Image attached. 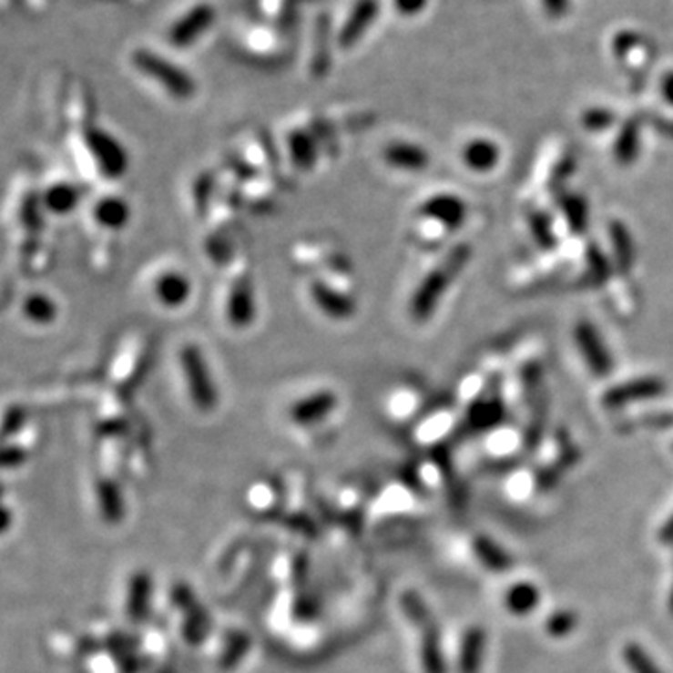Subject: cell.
Returning <instances> with one entry per match:
<instances>
[{
    "mask_svg": "<svg viewBox=\"0 0 673 673\" xmlns=\"http://www.w3.org/2000/svg\"><path fill=\"white\" fill-rule=\"evenodd\" d=\"M668 612H669V616L673 617V584H671V589H669V597H668Z\"/></svg>",
    "mask_w": 673,
    "mask_h": 673,
    "instance_id": "cell-45",
    "label": "cell"
},
{
    "mask_svg": "<svg viewBox=\"0 0 673 673\" xmlns=\"http://www.w3.org/2000/svg\"><path fill=\"white\" fill-rule=\"evenodd\" d=\"M522 380V392L525 395V399L531 404H537V401H541V392H543V371L541 365L537 363H527L520 374Z\"/></svg>",
    "mask_w": 673,
    "mask_h": 673,
    "instance_id": "cell-37",
    "label": "cell"
},
{
    "mask_svg": "<svg viewBox=\"0 0 673 673\" xmlns=\"http://www.w3.org/2000/svg\"><path fill=\"white\" fill-rule=\"evenodd\" d=\"M382 158L387 167L403 172H423L431 165L429 152L415 143H408V140H395V143L387 145Z\"/></svg>",
    "mask_w": 673,
    "mask_h": 673,
    "instance_id": "cell-18",
    "label": "cell"
},
{
    "mask_svg": "<svg viewBox=\"0 0 673 673\" xmlns=\"http://www.w3.org/2000/svg\"><path fill=\"white\" fill-rule=\"evenodd\" d=\"M504 415H505L504 403L498 395L488 397V399H479L468 410V424L474 431H479V433L490 431V429L498 427V424L504 421Z\"/></svg>",
    "mask_w": 673,
    "mask_h": 673,
    "instance_id": "cell-26",
    "label": "cell"
},
{
    "mask_svg": "<svg viewBox=\"0 0 673 673\" xmlns=\"http://www.w3.org/2000/svg\"><path fill=\"white\" fill-rule=\"evenodd\" d=\"M541 589L534 582H515L504 593V608L515 617H527L541 607Z\"/></svg>",
    "mask_w": 673,
    "mask_h": 673,
    "instance_id": "cell-20",
    "label": "cell"
},
{
    "mask_svg": "<svg viewBox=\"0 0 673 673\" xmlns=\"http://www.w3.org/2000/svg\"><path fill=\"white\" fill-rule=\"evenodd\" d=\"M561 214L575 234H586L589 225V208L587 200L582 195L576 193H565L559 199Z\"/></svg>",
    "mask_w": 673,
    "mask_h": 673,
    "instance_id": "cell-28",
    "label": "cell"
},
{
    "mask_svg": "<svg viewBox=\"0 0 673 673\" xmlns=\"http://www.w3.org/2000/svg\"><path fill=\"white\" fill-rule=\"evenodd\" d=\"M21 312L34 326H51L58 318V305L44 292H32L23 300Z\"/></svg>",
    "mask_w": 673,
    "mask_h": 673,
    "instance_id": "cell-27",
    "label": "cell"
},
{
    "mask_svg": "<svg viewBox=\"0 0 673 673\" xmlns=\"http://www.w3.org/2000/svg\"><path fill=\"white\" fill-rule=\"evenodd\" d=\"M580 625V616L576 610L571 608H559L554 610L546 619H545V632L550 637H556V640H563V637L571 636Z\"/></svg>",
    "mask_w": 673,
    "mask_h": 673,
    "instance_id": "cell-31",
    "label": "cell"
},
{
    "mask_svg": "<svg viewBox=\"0 0 673 673\" xmlns=\"http://www.w3.org/2000/svg\"><path fill=\"white\" fill-rule=\"evenodd\" d=\"M610 245H612V262L623 275L630 273L636 262V247L628 227L621 221H612L608 225Z\"/></svg>",
    "mask_w": 673,
    "mask_h": 673,
    "instance_id": "cell-23",
    "label": "cell"
},
{
    "mask_svg": "<svg viewBox=\"0 0 673 673\" xmlns=\"http://www.w3.org/2000/svg\"><path fill=\"white\" fill-rule=\"evenodd\" d=\"M236 44L247 55L271 58L280 56L289 46V36L285 28L268 25L257 17H250L236 25Z\"/></svg>",
    "mask_w": 673,
    "mask_h": 673,
    "instance_id": "cell-7",
    "label": "cell"
},
{
    "mask_svg": "<svg viewBox=\"0 0 673 673\" xmlns=\"http://www.w3.org/2000/svg\"><path fill=\"white\" fill-rule=\"evenodd\" d=\"M472 552L475 559L481 563V566H484L488 573H494V575H505L513 569V565H515V559L511 557V554L502 545H498L486 535L474 537Z\"/></svg>",
    "mask_w": 673,
    "mask_h": 673,
    "instance_id": "cell-21",
    "label": "cell"
},
{
    "mask_svg": "<svg viewBox=\"0 0 673 673\" xmlns=\"http://www.w3.org/2000/svg\"><path fill=\"white\" fill-rule=\"evenodd\" d=\"M79 199H81V195H79L77 188H74L72 184L60 182V184L51 186L46 191L44 204L51 211V214H55V216H67V214H72V211L77 208Z\"/></svg>",
    "mask_w": 673,
    "mask_h": 673,
    "instance_id": "cell-29",
    "label": "cell"
},
{
    "mask_svg": "<svg viewBox=\"0 0 673 673\" xmlns=\"http://www.w3.org/2000/svg\"><path fill=\"white\" fill-rule=\"evenodd\" d=\"M671 447H673V445H671Z\"/></svg>",
    "mask_w": 673,
    "mask_h": 673,
    "instance_id": "cell-47",
    "label": "cell"
},
{
    "mask_svg": "<svg viewBox=\"0 0 673 673\" xmlns=\"http://www.w3.org/2000/svg\"><path fill=\"white\" fill-rule=\"evenodd\" d=\"M621 660L630 673H664L651 653L637 642H627L621 648Z\"/></svg>",
    "mask_w": 673,
    "mask_h": 673,
    "instance_id": "cell-30",
    "label": "cell"
},
{
    "mask_svg": "<svg viewBox=\"0 0 673 673\" xmlns=\"http://www.w3.org/2000/svg\"><path fill=\"white\" fill-rule=\"evenodd\" d=\"M488 636L481 625H472L460 637L456 669L458 673H481L486 657Z\"/></svg>",
    "mask_w": 673,
    "mask_h": 673,
    "instance_id": "cell-16",
    "label": "cell"
},
{
    "mask_svg": "<svg viewBox=\"0 0 673 673\" xmlns=\"http://www.w3.org/2000/svg\"><path fill=\"white\" fill-rule=\"evenodd\" d=\"M640 145H642L640 120L636 118L625 120L617 131L614 143L616 163L621 167H630L637 159V156H640Z\"/></svg>",
    "mask_w": 673,
    "mask_h": 673,
    "instance_id": "cell-25",
    "label": "cell"
},
{
    "mask_svg": "<svg viewBox=\"0 0 673 673\" xmlns=\"http://www.w3.org/2000/svg\"><path fill=\"white\" fill-rule=\"evenodd\" d=\"M502 159L500 147L490 138H474L463 150L464 165L479 174H486L498 167Z\"/></svg>",
    "mask_w": 673,
    "mask_h": 673,
    "instance_id": "cell-22",
    "label": "cell"
},
{
    "mask_svg": "<svg viewBox=\"0 0 673 673\" xmlns=\"http://www.w3.org/2000/svg\"><path fill=\"white\" fill-rule=\"evenodd\" d=\"M657 537V541L662 545H673V515H669V518L662 524Z\"/></svg>",
    "mask_w": 673,
    "mask_h": 673,
    "instance_id": "cell-43",
    "label": "cell"
},
{
    "mask_svg": "<svg viewBox=\"0 0 673 673\" xmlns=\"http://www.w3.org/2000/svg\"><path fill=\"white\" fill-rule=\"evenodd\" d=\"M309 296L324 316L335 322H344L356 314V301L348 294L337 291L324 280H312L309 285Z\"/></svg>",
    "mask_w": 673,
    "mask_h": 673,
    "instance_id": "cell-14",
    "label": "cell"
},
{
    "mask_svg": "<svg viewBox=\"0 0 673 673\" xmlns=\"http://www.w3.org/2000/svg\"><path fill=\"white\" fill-rule=\"evenodd\" d=\"M180 369L193 406L202 412H214L219 404V387L200 346L189 342L180 350Z\"/></svg>",
    "mask_w": 673,
    "mask_h": 673,
    "instance_id": "cell-5",
    "label": "cell"
},
{
    "mask_svg": "<svg viewBox=\"0 0 673 673\" xmlns=\"http://www.w3.org/2000/svg\"><path fill=\"white\" fill-rule=\"evenodd\" d=\"M339 406V395L333 389H318L301 399H298L291 410L289 417L298 427H314L324 423Z\"/></svg>",
    "mask_w": 673,
    "mask_h": 673,
    "instance_id": "cell-11",
    "label": "cell"
},
{
    "mask_svg": "<svg viewBox=\"0 0 673 673\" xmlns=\"http://www.w3.org/2000/svg\"><path fill=\"white\" fill-rule=\"evenodd\" d=\"M87 147L105 178H122L129 167V154L122 140L101 127H90L87 131Z\"/></svg>",
    "mask_w": 673,
    "mask_h": 673,
    "instance_id": "cell-8",
    "label": "cell"
},
{
    "mask_svg": "<svg viewBox=\"0 0 673 673\" xmlns=\"http://www.w3.org/2000/svg\"><path fill=\"white\" fill-rule=\"evenodd\" d=\"M472 245L468 243H458L453 250L433 268L427 275L423 277L419 287L412 294L410 300V316L415 322L423 324L433 318L436 312L444 294L453 285L454 279L463 273V270L472 260Z\"/></svg>",
    "mask_w": 673,
    "mask_h": 673,
    "instance_id": "cell-1",
    "label": "cell"
},
{
    "mask_svg": "<svg viewBox=\"0 0 673 673\" xmlns=\"http://www.w3.org/2000/svg\"><path fill=\"white\" fill-rule=\"evenodd\" d=\"M225 312H227L229 324L236 330H245L255 322L257 300H255L253 285L250 280L240 279L234 282L227 296Z\"/></svg>",
    "mask_w": 673,
    "mask_h": 673,
    "instance_id": "cell-15",
    "label": "cell"
},
{
    "mask_svg": "<svg viewBox=\"0 0 673 673\" xmlns=\"http://www.w3.org/2000/svg\"><path fill=\"white\" fill-rule=\"evenodd\" d=\"M289 147H291V156L298 168L312 167V163L316 161V143L307 131L294 129L289 137Z\"/></svg>",
    "mask_w": 673,
    "mask_h": 673,
    "instance_id": "cell-32",
    "label": "cell"
},
{
    "mask_svg": "<svg viewBox=\"0 0 673 673\" xmlns=\"http://www.w3.org/2000/svg\"><path fill=\"white\" fill-rule=\"evenodd\" d=\"M382 14V0H350L346 8L333 19L335 51L350 53L356 49L374 28Z\"/></svg>",
    "mask_w": 673,
    "mask_h": 673,
    "instance_id": "cell-6",
    "label": "cell"
},
{
    "mask_svg": "<svg viewBox=\"0 0 673 673\" xmlns=\"http://www.w3.org/2000/svg\"><path fill=\"white\" fill-rule=\"evenodd\" d=\"M301 3H303V0H301Z\"/></svg>",
    "mask_w": 673,
    "mask_h": 673,
    "instance_id": "cell-46",
    "label": "cell"
},
{
    "mask_svg": "<svg viewBox=\"0 0 673 673\" xmlns=\"http://www.w3.org/2000/svg\"><path fill=\"white\" fill-rule=\"evenodd\" d=\"M219 8L214 0H189L165 25V40L178 51L197 47L216 28Z\"/></svg>",
    "mask_w": 673,
    "mask_h": 673,
    "instance_id": "cell-4",
    "label": "cell"
},
{
    "mask_svg": "<svg viewBox=\"0 0 673 673\" xmlns=\"http://www.w3.org/2000/svg\"><path fill=\"white\" fill-rule=\"evenodd\" d=\"M575 341L591 374L597 378H607L614 369V362L598 330L591 322L580 321L575 328Z\"/></svg>",
    "mask_w": 673,
    "mask_h": 673,
    "instance_id": "cell-10",
    "label": "cell"
},
{
    "mask_svg": "<svg viewBox=\"0 0 673 673\" xmlns=\"http://www.w3.org/2000/svg\"><path fill=\"white\" fill-rule=\"evenodd\" d=\"M401 608L419 634V660L423 673H447L438 621L417 591L408 589L401 595Z\"/></svg>",
    "mask_w": 673,
    "mask_h": 673,
    "instance_id": "cell-3",
    "label": "cell"
},
{
    "mask_svg": "<svg viewBox=\"0 0 673 673\" xmlns=\"http://www.w3.org/2000/svg\"><path fill=\"white\" fill-rule=\"evenodd\" d=\"M616 122V113L607 107H591L582 113V126L587 131H605Z\"/></svg>",
    "mask_w": 673,
    "mask_h": 673,
    "instance_id": "cell-38",
    "label": "cell"
},
{
    "mask_svg": "<svg viewBox=\"0 0 673 673\" xmlns=\"http://www.w3.org/2000/svg\"><path fill=\"white\" fill-rule=\"evenodd\" d=\"M529 232L543 250H552V247H556V232L552 229L548 216L543 214V211H535V214L529 216Z\"/></svg>",
    "mask_w": 673,
    "mask_h": 673,
    "instance_id": "cell-36",
    "label": "cell"
},
{
    "mask_svg": "<svg viewBox=\"0 0 673 673\" xmlns=\"http://www.w3.org/2000/svg\"><path fill=\"white\" fill-rule=\"evenodd\" d=\"M154 294L161 307L174 311L184 307L191 294H193V282L184 271H163L154 285Z\"/></svg>",
    "mask_w": 673,
    "mask_h": 673,
    "instance_id": "cell-17",
    "label": "cell"
},
{
    "mask_svg": "<svg viewBox=\"0 0 673 673\" xmlns=\"http://www.w3.org/2000/svg\"><path fill=\"white\" fill-rule=\"evenodd\" d=\"M660 94H662L664 101L673 109V69H668V72L662 76Z\"/></svg>",
    "mask_w": 673,
    "mask_h": 673,
    "instance_id": "cell-42",
    "label": "cell"
},
{
    "mask_svg": "<svg viewBox=\"0 0 673 673\" xmlns=\"http://www.w3.org/2000/svg\"><path fill=\"white\" fill-rule=\"evenodd\" d=\"M333 49V19L326 14H318L309 26V66L312 74H322L330 66Z\"/></svg>",
    "mask_w": 673,
    "mask_h": 673,
    "instance_id": "cell-13",
    "label": "cell"
},
{
    "mask_svg": "<svg viewBox=\"0 0 673 673\" xmlns=\"http://www.w3.org/2000/svg\"><path fill=\"white\" fill-rule=\"evenodd\" d=\"M664 393L666 382L660 376H642L610 387L600 401L607 410H621L632 403L658 399Z\"/></svg>",
    "mask_w": 673,
    "mask_h": 673,
    "instance_id": "cell-9",
    "label": "cell"
},
{
    "mask_svg": "<svg viewBox=\"0 0 673 673\" xmlns=\"http://www.w3.org/2000/svg\"><path fill=\"white\" fill-rule=\"evenodd\" d=\"M640 424L646 429H658V431H666V429H673V412H651L640 417Z\"/></svg>",
    "mask_w": 673,
    "mask_h": 673,
    "instance_id": "cell-39",
    "label": "cell"
},
{
    "mask_svg": "<svg viewBox=\"0 0 673 673\" xmlns=\"http://www.w3.org/2000/svg\"><path fill=\"white\" fill-rule=\"evenodd\" d=\"M51 3L53 0H15V5L34 15H44L51 8Z\"/></svg>",
    "mask_w": 673,
    "mask_h": 673,
    "instance_id": "cell-41",
    "label": "cell"
},
{
    "mask_svg": "<svg viewBox=\"0 0 673 673\" xmlns=\"http://www.w3.org/2000/svg\"><path fill=\"white\" fill-rule=\"evenodd\" d=\"M586 264H587V280L593 287L602 285V282L608 280V277L612 275V264L608 257L602 253L600 247H597L595 243L587 247Z\"/></svg>",
    "mask_w": 673,
    "mask_h": 673,
    "instance_id": "cell-34",
    "label": "cell"
},
{
    "mask_svg": "<svg viewBox=\"0 0 673 673\" xmlns=\"http://www.w3.org/2000/svg\"><path fill=\"white\" fill-rule=\"evenodd\" d=\"M94 219L107 230H122L131 219V208L122 197H103L94 206Z\"/></svg>",
    "mask_w": 673,
    "mask_h": 673,
    "instance_id": "cell-24",
    "label": "cell"
},
{
    "mask_svg": "<svg viewBox=\"0 0 673 673\" xmlns=\"http://www.w3.org/2000/svg\"><path fill=\"white\" fill-rule=\"evenodd\" d=\"M419 216L445 230H456L466 223L468 206L456 195L440 193L423 202V206L419 208Z\"/></svg>",
    "mask_w": 673,
    "mask_h": 673,
    "instance_id": "cell-12",
    "label": "cell"
},
{
    "mask_svg": "<svg viewBox=\"0 0 673 673\" xmlns=\"http://www.w3.org/2000/svg\"><path fill=\"white\" fill-rule=\"evenodd\" d=\"M565 472H569V470H566L563 464H559L557 460L554 458L552 463H548V464L541 466V468L535 472V475H534V486H535V490H537L539 494L552 492V490H554V488H557V484L561 483V479H563Z\"/></svg>",
    "mask_w": 673,
    "mask_h": 673,
    "instance_id": "cell-35",
    "label": "cell"
},
{
    "mask_svg": "<svg viewBox=\"0 0 673 673\" xmlns=\"http://www.w3.org/2000/svg\"><path fill=\"white\" fill-rule=\"evenodd\" d=\"M301 0H251V15L279 26L291 30L300 15Z\"/></svg>",
    "mask_w": 673,
    "mask_h": 673,
    "instance_id": "cell-19",
    "label": "cell"
},
{
    "mask_svg": "<svg viewBox=\"0 0 673 673\" xmlns=\"http://www.w3.org/2000/svg\"><path fill=\"white\" fill-rule=\"evenodd\" d=\"M546 10L552 14V17H559L566 12V6H569V0H543Z\"/></svg>",
    "mask_w": 673,
    "mask_h": 673,
    "instance_id": "cell-44",
    "label": "cell"
},
{
    "mask_svg": "<svg viewBox=\"0 0 673 673\" xmlns=\"http://www.w3.org/2000/svg\"><path fill=\"white\" fill-rule=\"evenodd\" d=\"M127 60L137 74L152 81L168 97L176 101H189L197 96V79L184 66L170 60L161 51L147 46H135L129 49Z\"/></svg>",
    "mask_w": 673,
    "mask_h": 673,
    "instance_id": "cell-2",
    "label": "cell"
},
{
    "mask_svg": "<svg viewBox=\"0 0 673 673\" xmlns=\"http://www.w3.org/2000/svg\"><path fill=\"white\" fill-rule=\"evenodd\" d=\"M429 3L431 0H392L393 10L401 17H417L419 14L427 10Z\"/></svg>",
    "mask_w": 673,
    "mask_h": 673,
    "instance_id": "cell-40",
    "label": "cell"
},
{
    "mask_svg": "<svg viewBox=\"0 0 673 673\" xmlns=\"http://www.w3.org/2000/svg\"><path fill=\"white\" fill-rule=\"evenodd\" d=\"M150 589L152 584L148 580V576L145 573H140L137 576H133L131 584H129V598H127V616L135 621L145 616L147 605H148V597H150Z\"/></svg>",
    "mask_w": 673,
    "mask_h": 673,
    "instance_id": "cell-33",
    "label": "cell"
}]
</instances>
